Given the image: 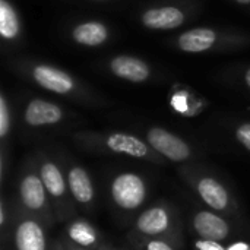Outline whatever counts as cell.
I'll use <instances>...</instances> for the list:
<instances>
[{
  "mask_svg": "<svg viewBox=\"0 0 250 250\" xmlns=\"http://www.w3.org/2000/svg\"><path fill=\"white\" fill-rule=\"evenodd\" d=\"M146 196V188L142 177L135 173H122L111 183V198L122 209L139 208Z\"/></svg>",
  "mask_w": 250,
  "mask_h": 250,
  "instance_id": "6da1fadb",
  "label": "cell"
},
{
  "mask_svg": "<svg viewBox=\"0 0 250 250\" xmlns=\"http://www.w3.org/2000/svg\"><path fill=\"white\" fill-rule=\"evenodd\" d=\"M146 138L149 145L155 151H158L160 154H163L171 161L180 163L190 157L189 145L183 139H180L179 136L170 133L163 127H151L148 130Z\"/></svg>",
  "mask_w": 250,
  "mask_h": 250,
  "instance_id": "7a4b0ae2",
  "label": "cell"
},
{
  "mask_svg": "<svg viewBox=\"0 0 250 250\" xmlns=\"http://www.w3.org/2000/svg\"><path fill=\"white\" fill-rule=\"evenodd\" d=\"M32 78L40 86L56 94H69L75 88V82L70 75L48 64L35 66L32 69Z\"/></svg>",
  "mask_w": 250,
  "mask_h": 250,
  "instance_id": "3957f363",
  "label": "cell"
},
{
  "mask_svg": "<svg viewBox=\"0 0 250 250\" xmlns=\"http://www.w3.org/2000/svg\"><path fill=\"white\" fill-rule=\"evenodd\" d=\"M193 227L199 237L214 242L224 240L230 233V227L226 220L211 211L198 212L193 218Z\"/></svg>",
  "mask_w": 250,
  "mask_h": 250,
  "instance_id": "277c9868",
  "label": "cell"
},
{
  "mask_svg": "<svg viewBox=\"0 0 250 250\" xmlns=\"http://www.w3.org/2000/svg\"><path fill=\"white\" fill-rule=\"evenodd\" d=\"M63 111L59 105L35 98L29 101L25 110V122L29 126H48V125H56L62 120Z\"/></svg>",
  "mask_w": 250,
  "mask_h": 250,
  "instance_id": "5b68a950",
  "label": "cell"
},
{
  "mask_svg": "<svg viewBox=\"0 0 250 250\" xmlns=\"http://www.w3.org/2000/svg\"><path fill=\"white\" fill-rule=\"evenodd\" d=\"M185 19V13L173 6L148 9L142 15V23L151 29H173L183 25Z\"/></svg>",
  "mask_w": 250,
  "mask_h": 250,
  "instance_id": "8992f818",
  "label": "cell"
},
{
  "mask_svg": "<svg viewBox=\"0 0 250 250\" xmlns=\"http://www.w3.org/2000/svg\"><path fill=\"white\" fill-rule=\"evenodd\" d=\"M111 72L122 79L130 82H144L149 78V67L148 64L136 57L132 56H117L110 62Z\"/></svg>",
  "mask_w": 250,
  "mask_h": 250,
  "instance_id": "52a82bcc",
  "label": "cell"
},
{
  "mask_svg": "<svg viewBox=\"0 0 250 250\" xmlns=\"http://www.w3.org/2000/svg\"><path fill=\"white\" fill-rule=\"evenodd\" d=\"M217 41V32L211 28H193L183 32L177 38L180 50L188 53H202L214 47Z\"/></svg>",
  "mask_w": 250,
  "mask_h": 250,
  "instance_id": "ba28073f",
  "label": "cell"
},
{
  "mask_svg": "<svg viewBox=\"0 0 250 250\" xmlns=\"http://www.w3.org/2000/svg\"><path fill=\"white\" fill-rule=\"evenodd\" d=\"M18 250H45V236L41 226L32 220L22 221L15 233Z\"/></svg>",
  "mask_w": 250,
  "mask_h": 250,
  "instance_id": "9c48e42d",
  "label": "cell"
},
{
  "mask_svg": "<svg viewBox=\"0 0 250 250\" xmlns=\"http://www.w3.org/2000/svg\"><path fill=\"white\" fill-rule=\"evenodd\" d=\"M45 190L41 177L35 174H28L21 180V201L31 211H38L45 205Z\"/></svg>",
  "mask_w": 250,
  "mask_h": 250,
  "instance_id": "30bf717a",
  "label": "cell"
},
{
  "mask_svg": "<svg viewBox=\"0 0 250 250\" xmlns=\"http://www.w3.org/2000/svg\"><path fill=\"white\" fill-rule=\"evenodd\" d=\"M105 144L107 148L116 154H125L133 158H144L148 155V146L136 136L127 133H111Z\"/></svg>",
  "mask_w": 250,
  "mask_h": 250,
  "instance_id": "8fae6325",
  "label": "cell"
},
{
  "mask_svg": "<svg viewBox=\"0 0 250 250\" xmlns=\"http://www.w3.org/2000/svg\"><path fill=\"white\" fill-rule=\"evenodd\" d=\"M198 193L209 208L217 209V211L226 209L230 201L229 192L226 190V188L211 177H204L199 180Z\"/></svg>",
  "mask_w": 250,
  "mask_h": 250,
  "instance_id": "7c38bea8",
  "label": "cell"
},
{
  "mask_svg": "<svg viewBox=\"0 0 250 250\" xmlns=\"http://www.w3.org/2000/svg\"><path fill=\"white\" fill-rule=\"evenodd\" d=\"M72 37L81 45L97 47L107 41L108 29L104 23L91 21V22H83V23L76 25L72 31Z\"/></svg>",
  "mask_w": 250,
  "mask_h": 250,
  "instance_id": "4fadbf2b",
  "label": "cell"
},
{
  "mask_svg": "<svg viewBox=\"0 0 250 250\" xmlns=\"http://www.w3.org/2000/svg\"><path fill=\"white\" fill-rule=\"evenodd\" d=\"M170 217L161 207H154L142 212L136 221V229L146 236H157L168 229Z\"/></svg>",
  "mask_w": 250,
  "mask_h": 250,
  "instance_id": "5bb4252c",
  "label": "cell"
},
{
  "mask_svg": "<svg viewBox=\"0 0 250 250\" xmlns=\"http://www.w3.org/2000/svg\"><path fill=\"white\" fill-rule=\"evenodd\" d=\"M70 193L79 204H89L94 199V186L88 173L81 167H73L67 174Z\"/></svg>",
  "mask_w": 250,
  "mask_h": 250,
  "instance_id": "9a60e30c",
  "label": "cell"
},
{
  "mask_svg": "<svg viewBox=\"0 0 250 250\" xmlns=\"http://www.w3.org/2000/svg\"><path fill=\"white\" fill-rule=\"evenodd\" d=\"M41 180L47 189V192L54 198H62L66 192V182L63 179V174L60 168L54 163H44L41 166Z\"/></svg>",
  "mask_w": 250,
  "mask_h": 250,
  "instance_id": "2e32d148",
  "label": "cell"
},
{
  "mask_svg": "<svg viewBox=\"0 0 250 250\" xmlns=\"http://www.w3.org/2000/svg\"><path fill=\"white\" fill-rule=\"evenodd\" d=\"M21 31L19 18L7 0H0V34L4 40H13Z\"/></svg>",
  "mask_w": 250,
  "mask_h": 250,
  "instance_id": "e0dca14e",
  "label": "cell"
},
{
  "mask_svg": "<svg viewBox=\"0 0 250 250\" xmlns=\"http://www.w3.org/2000/svg\"><path fill=\"white\" fill-rule=\"evenodd\" d=\"M67 234H69L70 240H73L76 245H79L82 248H88V246L94 245L97 240L95 230L85 221L72 223L67 229Z\"/></svg>",
  "mask_w": 250,
  "mask_h": 250,
  "instance_id": "ac0fdd59",
  "label": "cell"
},
{
  "mask_svg": "<svg viewBox=\"0 0 250 250\" xmlns=\"http://www.w3.org/2000/svg\"><path fill=\"white\" fill-rule=\"evenodd\" d=\"M9 129H10V114H9L6 98L1 95L0 97V136L4 138L9 133Z\"/></svg>",
  "mask_w": 250,
  "mask_h": 250,
  "instance_id": "d6986e66",
  "label": "cell"
},
{
  "mask_svg": "<svg viewBox=\"0 0 250 250\" xmlns=\"http://www.w3.org/2000/svg\"><path fill=\"white\" fill-rule=\"evenodd\" d=\"M236 138L248 151H250V123H245V125L237 127Z\"/></svg>",
  "mask_w": 250,
  "mask_h": 250,
  "instance_id": "ffe728a7",
  "label": "cell"
},
{
  "mask_svg": "<svg viewBox=\"0 0 250 250\" xmlns=\"http://www.w3.org/2000/svg\"><path fill=\"white\" fill-rule=\"evenodd\" d=\"M195 248L198 250H229L226 249L223 245H220L218 242H214V240H196L195 242Z\"/></svg>",
  "mask_w": 250,
  "mask_h": 250,
  "instance_id": "44dd1931",
  "label": "cell"
},
{
  "mask_svg": "<svg viewBox=\"0 0 250 250\" xmlns=\"http://www.w3.org/2000/svg\"><path fill=\"white\" fill-rule=\"evenodd\" d=\"M146 250H173V248L163 240H151L146 245Z\"/></svg>",
  "mask_w": 250,
  "mask_h": 250,
  "instance_id": "7402d4cb",
  "label": "cell"
},
{
  "mask_svg": "<svg viewBox=\"0 0 250 250\" xmlns=\"http://www.w3.org/2000/svg\"><path fill=\"white\" fill-rule=\"evenodd\" d=\"M245 81H246V85L250 88V69L246 72V75H245Z\"/></svg>",
  "mask_w": 250,
  "mask_h": 250,
  "instance_id": "603a6c76",
  "label": "cell"
},
{
  "mask_svg": "<svg viewBox=\"0 0 250 250\" xmlns=\"http://www.w3.org/2000/svg\"><path fill=\"white\" fill-rule=\"evenodd\" d=\"M236 1H239L242 4H250V0H236Z\"/></svg>",
  "mask_w": 250,
  "mask_h": 250,
  "instance_id": "cb8c5ba5",
  "label": "cell"
},
{
  "mask_svg": "<svg viewBox=\"0 0 250 250\" xmlns=\"http://www.w3.org/2000/svg\"><path fill=\"white\" fill-rule=\"evenodd\" d=\"M75 250H86L85 248H79V249H75Z\"/></svg>",
  "mask_w": 250,
  "mask_h": 250,
  "instance_id": "d4e9b609",
  "label": "cell"
}]
</instances>
